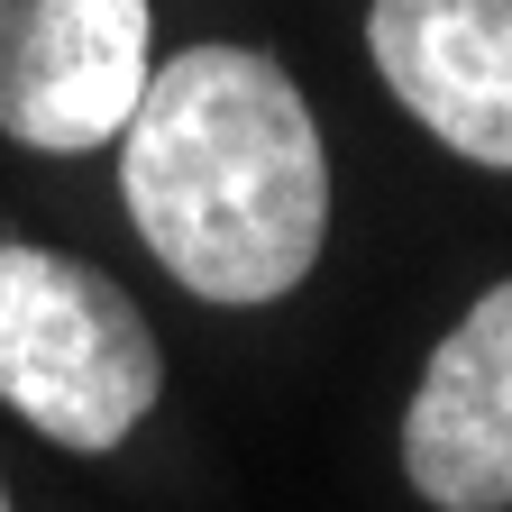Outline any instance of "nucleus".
I'll list each match as a JSON object with an SVG mask.
<instances>
[{"label":"nucleus","mask_w":512,"mask_h":512,"mask_svg":"<svg viewBox=\"0 0 512 512\" xmlns=\"http://www.w3.org/2000/svg\"><path fill=\"white\" fill-rule=\"evenodd\" d=\"M119 192L156 266L202 302H275L320 266L330 156L293 74L256 46L156 64L119 128Z\"/></svg>","instance_id":"1"},{"label":"nucleus","mask_w":512,"mask_h":512,"mask_svg":"<svg viewBox=\"0 0 512 512\" xmlns=\"http://www.w3.org/2000/svg\"><path fill=\"white\" fill-rule=\"evenodd\" d=\"M165 394V348L110 275L46 247H0V403L55 448H119Z\"/></svg>","instance_id":"2"},{"label":"nucleus","mask_w":512,"mask_h":512,"mask_svg":"<svg viewBox=\"0 0 512 512\" xmlns=\"http://www.w3.org/2000/svg\"><path fill=\"white\" fill-rule=\"evenodd\" d=\"M147 74V0H0V138L83 156L128 128Z\"/></svg>","instance_id":"3"},{"label":"nucleus","mask_w":512,"mask_h":512,"mask_svg":"<svg viewBox=\"0 0 512 512\" xmlns=\"http://www.w3.org/2000/svg\"><path fill=\"white\" fill-rule=\"evenodd\" d=\"M403 476L439 512H512V275L430 348L403 412Z\"/></svg>","instance_id":"4"},{"label":"nucleus","mask_w":512,"mask_h":512,"mask_svg":"<svg viewBox=\"0 0 512 512\" xmlns=\"http://www.w3.org/2000/svg\"><path fill=\"white\" fill-rule=\"evenodd\" d=\"M366 46L439 147L512 174V0H375Z\"/></svg>","instance_id":"5"},{"label":"nucleus","mask_w":512,"mask_h":512,"mask_svg":"<svg viewBox=\"0 0 512 512\" xmlns=\"http://www.w3.org/2000/svg\"><path fill=\"white\" fill-rule=\"evenodd\" d=\"M0 512H10V494H0Z\"/></svg>","instance_id":"6"}]
</instances>
